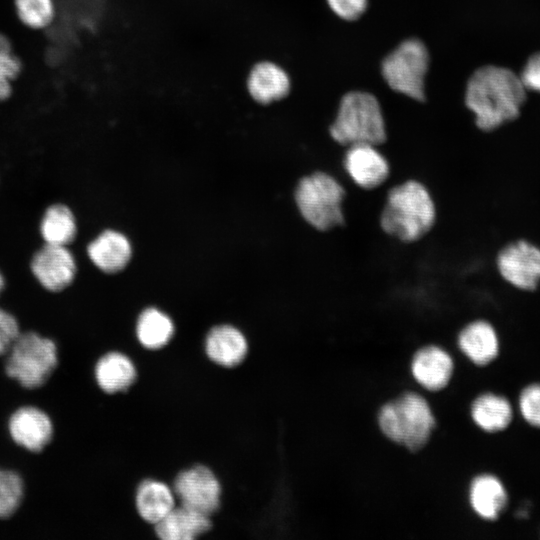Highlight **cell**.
<instances>
[{
	"label": "cell",
	"instance_id": "6da1fadb",
	"mask_svg": "<svg viewBox=\"0 0 540 540\" xmlns=\"http://www.w3.org/2000/svg\"><path fill=\"white\" fill-rule=\"evenodd\" d=\"M525 98L520 77L503 67L484 66L470 77L465 99L476 125L490 131L517 118Z\"/></svg>",
	"mask_w": 540,
	"mask_h": 540
},
{
	"label": "cell",
	"instance_id": "7a4b0ae2",
	"mask_svg": "<svg viewBox=\"0 0 540 540\" xmlns=\"http://www.w3.org/2000/svg\"><path fill=\"white\" fill-rule=\"evenodd\" d=\"M436 221V206L423 183L406 180L386 195L380 214L381 229L402 242H415L425 236Z\"/></svg>",
	"mask_w": 540,
	"mask_h": 540
},
{
	"label": "cell",
	"instance_id": "3957f363",
	"mask_svg": "<svg viewBox=\"0 0 540 540\" xmlns=\"http://www.w3.org/2000/svg\"><path fill=\"white\" fill-rule=\"evenodd\" d=\"M377 423L382 434L391 442L416 452L428 443L436 418L423 396L408 391L381 406Z\"/></svg>",
	"mask_w": 540,
	"mask_h": 540
},
{
	"label": "cell",
	"instance_id": "277c9868",
	"mask_svg": "<svg viewBox=\"0 0 540 540\" xmlns=\"http://www.w3.org/2000/svg\"><path fill=\"white\" fill-rule=\"evenodd\" d=\"M329 131L333 140L344 146L383 144L386 128L378 100L367 92L345 94Z\"/></svg>",
	"mask_w": 540,
	"mask_h": 540
},
{
	"label": "cell",
	"instance_id": "5b68a950",
	"mask_svg": "<svg viewBox=\"0 0 540 540\" xmlns=\"http://www.w3.org/2000/svg\"><path fill=\"white\" fill-rule=\"evenodd\" d=\"M344 198L343 185L324 171H315L304 176L295 189V202L301 216L320 232L344 224Z\"/></svg>",
	"mask_w": 540,
	"mask_h": 540
},
{
	"label": "cell",
	"instance_id": "8992f818",
	"mask_svg": "<svg viewBox=\"0 0 540 540\" xmlns=\"http://www.w3.org/2000/svg\"><path fill=\"white\" fill-rule=\"evenodd\" d=\"M8 352L7 375L28 389L45 384L58 363L55 343L36 332L20 333Z\"/></svg>",
	"mask_w": 540,
	"mask_h": 540
},
{
	"label": "cell",
	"instance_id": "52a82bcc",
	"mask_svg": "<svg viewBox=\"0 0 540 540\" xmlns=\"http://www.w3.org/2000/svg\"><path fill=\"white\" fill-rule=\"evenodd\" d=\"M429 55L418 39L402 42L382 63V75L391 89L423 101Z\"/></svg>",
	"mask_w": 540,
	"mask_h": 540
},
{
	"label": "cell",
	"instance_id": "ba28073f",
	"mask_svg": "<svg viewBox=\"0 0 540 540\" xmlns=\"http://www.w3.org/2000/svg\"><path fill=\"white\" fill-rule=\"evenodd\" d=\"M179 505L210 516L220 505L221 486L206 466L196 465L179 472L172 489Z\"/></svg>",
	"mask_w": 540,
	"mask_h": 540
},
{
	"label": "cell",
	"instance_id": "9c48e42d",
	"mask_svg": "<svg viewBox=\"0 0 540 540\" xmlns=\"http://www.w3.org/2000/svg\"><path fill=\"white\" fill-rule=\"evenodd\" d=\"M31 271L46 290L58 292L72 283L76 263L66 246L45 243L33 255Z\"/></svg>",
	"mask_w": 540,
	"mask_h": 540
},
{
	"label": "cell",
	"instance_id": "30bf717a",
	"mask_svg": "<svg viewBox=\"0 0 540 540\" xmlns=\"http://www.w3.org/2000/svg\"><path fill=\"white\" fill-rule=\"evenodd\" d=\"M498 269L505 280L521 289H534L540 280V249L518 241L498 255Z\"/></svg>",
	"mask_w": 540,
	"mask_h": 540
},
{
	"label": "cell",
	"instance_id": "8fae6325",
	"mask_svg": "<svg viewBox=\"0 0 540 540\" xmlns=\"http://www.w3.org/2000/svg\"><path fill=\"white\" fill-rule=\"evenodd\" d=\"M372 144L348 146L343 167L351 180L364 190L382 185L390 175V165L384 155Z\"/></svg>",
	"mask_w": 540,
	"mask_h": 540
},
{
	"label": "cell",
	"instance_id": "7c38bea8",
	"mask_svg": "<svg viewBox=\"0 0 540 540\" xmlns=\"http://www.w3.org/2000/svg\"><path fill=\"white\" fill-rule=\"evenodd\" d=\"M414 380L423 388L436 392L444 389L454 371V362L446 350L427 345L415 352L410 364Z\"/></svg>",
	"mask_w": 540,
	"mask_h": 540
},
{
	"label": "cell",
	"instance_id": "4fadbf2b",
	"mask_svg": "<svg viewBox=\"0 0 540 540\" xmlns=\"http://www.w3.org/2000/svg\"><path fill=\"white\" fill-rule=\"evenodd\" d=\"M8 427L14 442L31 452L42 451L53 435L50 418L35 407L16 410L10 417Z\"/></svg>",
	"mask_w": 540,
	"mask_h": 540
},
{
	"label": "cell",
	"instance_id": "5bb4252c",
	"mask_svg": "<svg viewBox=\"0 0 540 540\" xmlns=\"http://www.w3.org/2000/svg\"><path fill=\"white\" fill-rule=\"evenodd\" d=\"M211 527L209 516L179 505L155 524V533L162 540H193Z\"/></svg>",
	"mask_w": 540,
	"mask_h": 540
},
{
	"label": "cell",
	"instance_id": "9a60e30c",
	"mask_svg": "<svg viewBox=\"0 0 540 540\" xmlns=\"http://www.w3.org/2000/svg\"><path fill=\"white\" fill-rule=\"evenodd\" d=\"M205 351L214 363L223 367H234L246 357L248 344L245 336L232 325L212 328L205 340Z\"/></svg>",
	"mask_w": 540,
	"mask_h": 540
},
{
	"label": "cell",
	"instance_id": "2e32d148",
	"mask_svg": "<svg viewBox=\"0 0 540 540\" xmlns=\"http://www.w3.org/2000/svg\"><path fill=\"white\" fill-rule=\"evenodd\" d=\"M131 252L128 239L114 230L102 232L87 248L90 260L106 273L122 270L129 262Z\"/></svg>",
	"mask_w": 540,
	"mask_h": 540
},
{
	"label": "cell",
	"instance_id": "e0dca14e",
	"mask_svg": "<svg viewBox=\"0 0 540 540\" xmlns=\"http://www.w3.org/2000/svg\"><path fill=\"white\" fill-rule=\"evenodd\" d=\"M247 88L256 102L265 105L284 98L289 92L290 80L281 67L265 61L252 68Z\"/></svg>",
	"mask_w": 540,
	"mask_h": 540
},
{
	"label": "cell",
	"instance_id": "ac0fdd59",
	"mask_svg": "<svg viewBox=\"0 0 540 540\" xmlns=\"http://www.w3.org/2000/svg\"><path fill=\"white\" fill-rule=\"evenodd\" d=\"M460 350L474 364L482 366L490 363L498 354V337L492 325L477 320L466 325L458 335Z\"/></svg>",
	"mask_w": 540,
	"mask_h": 540
},
{
	"label": "cell",
	"instance_id": "d6986e66",
	"mask_svg": "<svg viewBox=\"0 0 540 540\" xmlns=\"http://www.w3.org/2000/svg\"><path fill=\"white\" fill-rule=\"evenodd\" d=\"M469 502L473 511L485 520H495L507 503L502 482L494 475L475 477L469 488Z\"/></svg>",
	"mask_w": 540,
	"mask_h": 540
},
{
	"label": "cell",
	"instance_id": "ffe728a7",
	"mask_svg": "<svg viewBox=\"0 0 540 540\" xmlns=\"http://www.w3.org/2000/svg\"><path fill=\"white\" fill-rule=\"evenodd\" d=\"M136 368L130 358L120 352H110L102 356L95 367V377L99 387L113 394L127 390L135 381Z\"/></svg>",
	"mask_w": 540,
	"mask_h": 540
},
{
	"label": "cell",
	"instance_id": "44dd1931",
	"mask_svg": "<svg viewBox=\"0 0 540 540\" xmlns=\"http://www.w3.org/2000/svg\"><path fill=\"white\" fill-rule=\"evenodd\" d=\"M135 502L140 517L155 525L175 507V496L165 483L145 480L137 488Z\"/></svg>",
	"mask_w": 540,
	"mask_h": 540
},
{
	"label": "cell",
	"instance_id": "7402d4cb",
	"mask_svg": "<svg viewBox=\"0 0 540 540\" xmlns=\"http://www.w3.org/2000/svg\"><path fill=\"white\" fill-rule=\"evenodd\" d=\"M471 417L482 430L497 432L505 429L511 422L512 408L505 397L484 393L473 401Z\"/></svg>",
	"mask_w": 540,
	"mask_h": 540
},
{
	"label": "cell",
	"instance_id": "603a6c76",
	"mask_svg": "<svg viewBox=\"0 0 540 540\" xmlns=\"http://www.w3.org/2000/svg\"><path fill=\"white\" fill-rule=\"evenodd\" d=\"M76 230L75 217L64 204L48 207L40 223V233L47 244L66 246L74 240Z\"/></svg>",
	"mask_w": 540,
	"mask_h": 540
},
{
	"label": "cell",
	"instance_id": "cb8c5ba5",
	"mask_svg": "<svg viewBox=\"0 0 540 540\" xmlns=\"http://www.w3.org/2000/svg\"><path fill=\"white\" fill-rule=\"evenodd\" d=\"M139 342L147 349H160L174 334L172 320L156 308H147L139 316L136 326Z\"/></svg>",
	"mask_w": 540,
	"mask_h": 540
},
{
	"label": "cell",
	"instance_id": "d4e9b609",
	"mask_svg": "<svg viewBox=\"0 0 540 540\" xmlns=\"http://www.w3.org/2000/svg\"><path fill=\"white\" fill-rule=\"evenodd\" d=\"M15 12L20 22L30 29L41 30L54 21V0H14Z\"/></svg>",
	"mask_w": 540,
	"mask_h": 540
},
{
	"label": "cell",
	"instance_id": "484cf974",
	"mask_svg": "<svg viewBox=\"0 0 540 540\" xmlns=\"http://www.w3.org/2000/svg\"><path fill=\"white\" fill-rule=\"evenodd\" d=\"M21 59L14 53L10 39L0 32V102L13 93V82L22 71Z\"/></svg>",
	"mask_w": 540,
	"mask_h": 540
},
{
	"label": "cell",
	"instance_id": "4316f807",
	"mask_svg": "<svg viewBox=\"0 0 540 540\" xmlns=\"http://www.w3.org/2000/svg\"><path fill=\"white\" fill-rule=\"evenodd\" d=\"M24 495L21 477L0 468V519L12 516L19 508Z\"/></svg>",
	"mask_w": 540,
	"mask_h": 540
},
{
	"label": "cell",
	"instance_id": "83f0119b",
	"mask_svg": "<svg viewBox=\"0 0 540 540\" xmlns=\"http://www.w3.org/2000/svg\"><path fill=\"white\" fill-rule=\"evenodd\" d=\"M519 408L528 423L540 427V384H531L522 390Z\"/></svg>",
	"mask_w": 540,
	"mask_h": 540
},
{
	"label": "cell",
	"instance_id": "f1b7e54d",
	"mask_svg": "<svg viewBox=\"0 0 540 540\" xmlns=\"http://www.w3.org/2000/svg\"><path fill=\"white\" fill-rule=\"evenodd\" d=\"M20 334L16 318L0 308V356L7 353Z\"/></svg>",
	"mask_w": 540,
	"mask_h": 540
},
{
	"label": "cell",
	"instance_id": "f546056e",
	"mask_svg": "<svg viewBox=\"0 0 540 540\" xmlns=\"http://www.w3.org/2000/svg\"><path fill=\"white\" fill-rule=\"evenodd\" d=\"M330 8L340 18L357 19L366 9L367 0H327Z\"/></svg>",
	"mask_w": 540,
	"mask_h": 540
},
{
	"label": "cell",
	"instance_id": "4dcf8cb0",
	"mask_svg": "<svg viewBox=\"0 0 540 540\" xmlns=\"http://www.w3.org/2000/svg\"><path fill=\"white\" fill-rule=\"evenodd\" d=\"M520 80L525 89L540 92V53H536L529 58Z\"/></svg>",
	"mask_w": 540,
	"mask_h": 540
},
{
	"label": "cell",
	"instance_id": "1f68e13d",
	"mask_svg": "<svg viewBox=\"0 0 540 540\" xmlns=\"http://www.w3.org/2000/svg\"><path fill=\"white\" fill-rule=\"evenodd\" d=\"M4 285H5V280H4L3 275L0 272V293L2 292V290L4 288Z\"/></svg>",
	"mask_w": 540,
	"mask_h": 540
}]
</instances>
